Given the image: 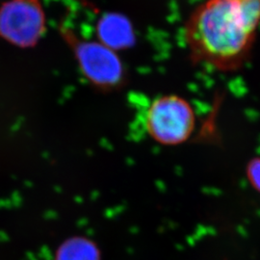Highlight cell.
Here are the masks:
<instances>
[{"instance_id": "6da1fadb", "label": "cell", "mask_w": 260, "mask_h": 260, "mask_svg": "<svg viewBox=\"0 0 260 260\" xmlns=\"http://www.w3.org/2000/svg\"><path fill=\"white\" fill-rule=\"evenodd\" d=\"M260 24V0H205L186 21L184 40L194 63L234 72L251 53Z\"/></svg>"}, {"instance_id": "8992f818", "label": "cell", "mask_w": 260, "mask_h": 260, "mask_svg": "<svg viewBox=\"0 0 260 260\" xmlns=\"http://www.w3.org/2000/svg\"><path fill=\"white\" fill-rule=\"evenodd\" d=\"M248 176L252 186L260 192V159L252 160L248 168Z\"/></svg>"}, {"instance_id": "3957f363", "label": "cell", "mask_w": 260, "mask_h": 260, "mask_svg": "<svg viewBox=\"0 0 260 260\" xmlns=\"http://www.w3.org/2000/svg\"><path fill=\"white\" fill-rule=\"evenodd\" d=\"M47 27L39 0H7L0 5V38L21 48L36 46Z\"/></svg>"}, {"instance_id": "7a4b0ae2", "label": "cell", "mask_w": 260, "mask_h": 260, "mask_svg": "<svg viewBox=\"0 0 260 260\" xmlns=\"http://www.w3.org/2000/svg\"><path fill=\"white\" fill-rule=\"evenodd\" d=\"M144 124L151 139L162 145L177 146L186 142L194 132L195 112L179 95H162L149 104Z\"/></svg>"}, {"instance_id": "277c9868", "label": "cell", "mask_w": 260, "mask_h": 260, "mask_svg": "<svg viewBox=\"0 0 260 260\" xmlns=\"http://www.w3.org/2000/svg\"><path fill=\"white\" fill-rule=\"evenodd\" d=\"M72 47L84 77L94 87L113 90L121 86L124 79V71L115 50L100 41L77 39L72 42Z\"/></svg>"}, {"instance_id": "5b68a950", "label": "cell", "mask_w": 260, "mask_h": 260, "mask_svg": "<svg viewBox=\"0 0 260 260\" xmlns=\"http://www.w3.org/2000/svg\"><path fill=\"white\" fill-rule=\"evenodd\" d=\"M100 42L113 50L128 47L133 41L129 21L117 15L104 17L98 25Z\"/></svg>"}]
</instances>
